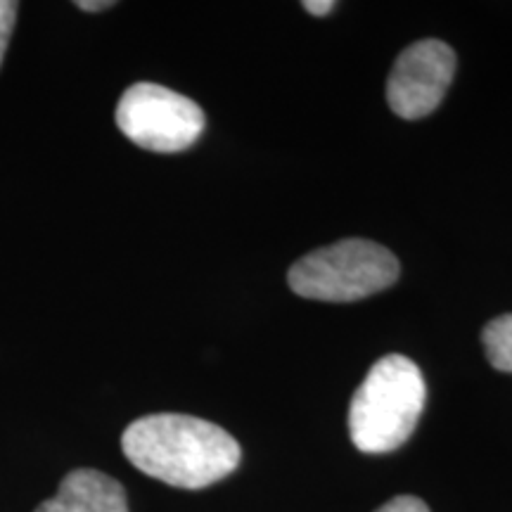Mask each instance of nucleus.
<instances>
[{"mask_svg":"<svg viewBox=\"0 0 512 512\" xmlns=\"http://www.w3.org/2000/svg\"><path fill=\"white\" fill-rule=\"evenodd\" d=\"M112 0H93V3H88V0H79L76 3V8L79 10H86V12H98V10H107L112 8Z\"/></svg>","mask_w":512,"mask_h":512,"instance_id":"9b49d317","label":"nucleus"},{"mask_svg":"<svg viewBox=\"0 0 512 512\" xmlns=\"http://www.w3.org/2000/svg\"><path fill=\"white\" fill-rule=\"evenodd\" d=\"M17 10L19 5L15 0H0V64H3L5 50H8L12 29H15Z\"/></svg>","mask_w":512,"mask_h":512,"instance_id":"6e6552de","label":"nucleus"},{"mask_svg":"<svg viewBox=\"0 0 512 512\" xmlns=\"http://www.w3.org/2000/svg\"><path fill=\"white\" fill-rule=\"evenodd\" d=\"M456 74V53L446 43L425 38L403 48L387 81V102L401 119L432 114L444 100Z\"/></svg>","mask_w":512,"mask_h":512,"instance_id":"39448f33","label":"nucleus"},{"mask_svg":"<svg viewBox=\"0 0 512 512\" xmlns=\"http://www.w3.org/2000/svg\"><path fill=\"white\" fill-rule=\"evenodd\" d=\"M34 512H128L124 486L91 467L69 472L57 496L43 501Z\"/></svg>","mask_w":512,"mask_h":512,"instance_id":"423d86ee","label":"nucleus"},{"mask_svg":"<svg viewBox=\"0 0 512 512\" xmlns=\"http://www.w3.org/2000/svg\"><path fill=\"white\" fill-rule=\"evenodd\" d=\"M377 512H430L425 501L415 496H396L392 501H387Z\"/></svg>","mask_w":512,"mask_h":512,"instance_id":"1a4fd4ad","label":"nucleus"},{"mask_svg":"<svg viewBox=\"0 0 512 512\" xmlns=\"http://www.w3.org/2000/svg\"><path fill=\"white\" fill-rule=\"evenodd\" d=\"M114 117L119 131L131 143L164 155L195 145L207 124V117L195 100L150 81L126 88Z\"/></svg>","mask_w":512,"mask_h":512,"instance_id":"20e7f679","label":"nucleus"},{"mask_svg":"<svg viewBox=\"0 0 512 512\" xmlns=\"http://www.w3.org/2000/svg\"><path fill=\"white\" fill-rule=\"evenodd\" d=\"M399 259L373 240L347 238L304 254L287 273L294 294L316 302H358L399 280Z\"/></svg>","mask_w":512,"mask_h":512,"instance_id":"7ed1b4c3","label":"nucleus"},{"mask_svg":"<svg viewBox=\"0 0 512 512\" xmlns=\"http://www.w3.org/2000/svg\"><path fill=\"white\" fill-rule=\"evenodd\" d=\"M124 456L145 475L176 489H204L240 465V444L214 422L181 413L138 418L121 437Z\"/></svg>","mask_w":512,"mask_h":512,"instance_id":"f257e3e1","label":"nucleus"},{"mask_svg":"<svg viewBox=\"0 0 512 512\" xmlns=\"http://www.w3.org/2000/svg\"><path fill=\"white\" fill-rule=\"evenodd\" d=\"M482 344L491 366L512 373V313H503L484 325Z\"/></svg>","mask_w":512,"mask_h":512,"instance_id":"0eeeda50","label":"nucleus"},{"mask_svg":"<svg viewBox=\"0 0 512 512\" xmlns=\"http://www.w3.org/2000/svg\"><path fill=\"white\" fill-rule=\"evenodd\" d=\"M332 8H335V3H332V0H306L304 3V10L311 12V15H316V17L328 15V12H332Z\"/></svg>","mask_w":512,"mask_h":512,"instance_id":"9d476101","label":"nucleus"},{"mask_svg":"<svg viewBox=\"0 0 512 512\" xmlns=\"http://www.w3.org/2000/svg\"><path fill=\"white\" fill-rule=\"evenodd\" d=\"M427 387L411 358H380L349 406V434L358 451L389 453L411 437L425 408Z\"/></svg>","mask_w":512,"mask_h":512,"instance_id":"f03ea898","label":"nucleus"}]
</instances>
